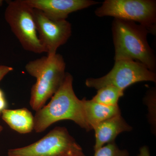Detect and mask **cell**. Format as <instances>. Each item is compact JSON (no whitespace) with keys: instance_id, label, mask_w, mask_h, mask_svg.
<instances>
[{"instance_id":"cell-1","label":"cell","mask_w":156,"mask_h":156,"mask_svg":"<svg viewBox=\"0 0 156 156\" xmlns=\"http://www.w3.org/2000/svg\"><path fill=\"white\" fill-rule=\"evenodd\" d=\"M73 76L66 73L61 86L50 102L36 112L34 130L41 133L58 121H72L87 131L92 130L87 122L83 99H79L73 88Z\"/></svg>"},{"instance_id":"cell-2","label":"cell","mask_w":156,"mask_h":156,"mask_svg":"<svg viewBox=\"0 0 156 156\" xmlns=\"http://www.w3.org/2000/svg\"><path fill=\"white\" fill-rule=\"evenodd\" d=\"M112 32L115 49V61L135 60L154 72L156 58L147 41V30L140 24L115 18Z\"/></svg>"},{"instance_id":"cell-3","label":"cell","mask_w":156,"mask_h":156,"mask_svg":"<svg viewBox=\"0 0 156 156\" xmlns=\"http://www.w3.org/2000/svg\"><path fill=\"white\" fill-rule=\"evenodd\" d=\"M25 69L36 79L31 89L30 105L37 112L44 106L63 83L66 73L65 62L56 53L29 62Z\"/></svg>"},{"instance_id":"cell-4","label":"cell","mask_w":156,"mask_h":156,"mask_svg":"<svg viewBox=\"0 0 156 156\" xmlns=\"http://www.w3.org/2000/svg\"><path fill=\"white\" fill-rule=\"evenodd\" d=\"M98 17L110 16L116 19L139 23L149 33H156V1L154 0H105L97 8Z\"/></svg>"},{"instance_id":"cell-5","label":"cell","mask_w":156,"mask_h":156,"mask_svg":"<svg viewBox=\"0 0 156 156\" xmlns=\"http://www.w3.org/2000/svg\"><path fill=\"white\" fill-rule=\"evenodd\" d=\"M5 17L24 50L37 54L45 53L38 35L34 9L25 0L9 2Z\"/></svg>"},{"instance_id":"cell-6","label":"cell","mask_w":156,"mask_h":156,"mask_svg":"<svg viewBox=\"0 0 156 156\" xmlns=\"http://www.w3.org/2000/svg\"><path fill=\"white\" fill-rule=\"evenodd\" d=\"M81 150L66 128L57 127L31 144L9 150L8 156H69Z\"/></svg>"},{"instance_id":"cell-7","label":"cell","mask_w":156,"mask_h":156,"mask_svg":"<svg viewBox=\"0 0 156 156\" xmlns=\"http://www.w3.org/2000/svg\"><path fill=\"white\" fill-rule=\"evenodd\" d=\"M144 81H156L154 72L152 71L141 62L135 60L115 61L111 70L98 78H88L86 85L89 88L99 89L107 86H113L124 91L132 84Z\"/></svg>"},{"instance_id":"cell-8","label":"cell","mask_w":156,"mask_h":156,"mask_svg":"<svg viewBox=\"0 0 156 156\" xmlns=\"http://www.w3.org/2000/svg\"><path fill=\"white\" fill-rule=\"evenodd\" d=\"M39 40L47 55H54L58 48L65 44L72 35L71 24L67 20L55 21L41 11L34 9Z\"/></svg>"},{"instance_id":"cell-9","label":"cell","mask_w":156,"mask_h":156,"mask_svg":"<svg viewBox=\"0 0 156 156\" xmlns=\"http://www.w3.org/2000/svg\"><path fill=\"white\" fill-rule=\"evenodd\" d=\"M33 9L55 21L66 20L71 13L99 3L92 0H25Z\"/></svg>"},{"instance_id":"cell-10","label":"cell","mask_w":156,"mask_h":156,"mask_svg":"<svg viewBox=\"0 0 156 156\" xmlns=\"http://www.w3.org/2000/svg\"><path fill=\"white\" fill-rule=\"evenodd\" d=\"M93 130L95 132V151L106 144L113 142L119 134L131 131L132 127L127 124L120 114L100 123Z\"/></svg>"},{"instance_id":"cell-11","label":"cell","mask_w":156,"mask_h":156,"mask_svg":"<svg viewBox=\"0 0 156 156\" xmlns=\"http://www.w3.org/2000/svg\"><path fill=\"white\" fill-rule=\"evenodd\" d=\"M1 117L11 129L20 134H28L34 130V117L27 108H7L2 112Z\"/></svg>"},{"instance_id":"cell-12","label":"cell","mask_w":156,"mask_h":156,"mask_svg":"<svg viewBox=\"0 0 156 156\" xmlns=\"http://www.w3.org/2000/svg\"><path fill=\"white\" fill-rule=\"evenodd\" d=\"M85 116L87 122L91 129L105 120L121 114L119 105L106 106L93 100L83 99Z\"/></svg>"},{"instance_id":"cell-13","label":"cell","mask_w":156,"mask_h":156,"mask_svg":"<svg viewBox=\"0 0 156 156\" xmlns=\"http://www.w3.org/2000/svg\"><path fill=\"white\" fill-rule=\"evenodd\" d=\"M124 95V91L113 86H107L98 89L92 100L106 106L118 105L119 99Z\"/></svg>"},{"instance_id":"cell-14","label":"cell","mask_w":156,"mask_h":156,"mask_svg":"<svg viewBox=\"0 0 156 156\" xmlns=\"http://www.w3.org/2000/svg\"><path fill=\"white\" fill-rule=\"evenodd\" d=\"M94 156H129V153L126 150H120L113 142L95 151Z\"/></svg>"},{"instance_id":"cell-15","label":"cell","mask_w":156,"mask_h":156,"mask_svg":"<svg viewBox=\"0 0 156 156\" xmlns=\"http://www.w3.org/2000/svg\"><path fill=\"white\" fill-rule=\"evenodd\" d=\"M13 70V68L11 66L0 65V82L8 74Z\"/></svg>"},{"instance_id":"cell-16","label":"cell","mask_w":156,"mask_h":156,"mask_svg":"<svg viewBox=\"0 0 156 156\" xmlns=\"http://www.w3.org/2000/svg\"><path fill=\"white\" fill-rule=\"evenodd\" d=\"M8 104L4 92L0 89V113L4 110L7 109Z\"/></svg>"},{"instance_id":"cell-17","label":"cell","mask_w":156,"mask_h":156,"mask_svg":"<svg viewBox=\"0 0 156 156\" xmlns=\"http://www.w3.org/2000/svg\"><path fill=\"white\" fill-rule=\"evenodd\" d=\"M138 156H151L148 148L146 146H143L140 148Z\"/></svg>"},{"instance_id":"cell-18","label":"cell","mask_w":156,"mask_h":156,"mask_svg":"<svg viewBox=\"0 0 156 156\" xmlns=\"http://www.w3.org/2000/svg\"><path fill=\"white\" fill-rule=\"evenodd\" d=\"M69 156H86V155L83 153V151L81 150L76 152Z\"/></svg>"},{"instance_id":"cell-19","label":"cell","mask_w":156,"mask_h":156,"mask_svg":"<svg viewBox=\"0 0 156 156\" xmlns=\"http://www.w3.org/2000/svg\"><path fill=\"white\" fill-rule=\"evenodd\" d=\"M3 128L2 126H1V125H0V134H1V133H2V131H3Z\"/></svg>"},{"instance_id":"cell-20","label":"cell","mask_w":156,"mask_h":156,"mask_svg":"<svg viewBox=\"0 0 156 156\" xmlns=\"http://www.w3.org/2000/svg\"><path fill=\"white\" fill-rule=\"evenodd\" d=\"M1 115H2V113H0V117H1Z\"/></svg>"}]
</instances>
